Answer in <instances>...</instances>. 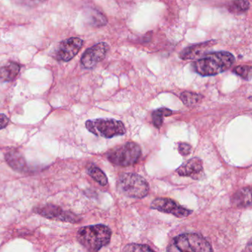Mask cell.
<instances>
[{"mask_svg":"<svg viewBox=\"0 0 252 252\" xmlns=\"http://www.w3.org/2000/svg\"><path fill=\"white\" fill-rule=\"evenodd\" d=\"M232 53L226 51L214 52L204 55L192 63L194 72L201 76H213L226 72L235 63Z\"/></svg>","mask_w":252,"mask_h":252,"instance_id":"1","label":"cell"},{"mask_svg":"<svg viewBox=\"0 0 252 252\" xmlns=\"http://www.w3.org/2000/svg\"><path fill=\"white\" fill-rule=\"evenodd\" d=\"M110 229L105 225L84 226L77 234L78 242L90 252H98L110 241Z\"/></svg>","mask_w":252,"mask_h":252,"instance_id":"2","label":"cell"},{"mask_svg":"<svg viewBox=\"0 0 252 252\" xmlns=\"http://www.w3.org/2000/svg\"><path fill=\"white\" fill-rule=\"evenodd\" d=\"M168 252H213L210 243L198 234L188 233L173 238L167 248Z\"/></svg>","mask_w":252,"mask_h":252,"instance_id":"3","label":"cell"},{"mask_svg":"<svg viewBox=\"0 0 252 252\" xmlns=\"http://www.w3.org/2000/svg\"><path fill=\"white\" fill-rule=\"evenodd\" d=\"M119 192L130 198H143L149 190L148 182L140 175L125 173L118 177L116 183Z\"/></svg>","mask_w":252,"mask_h":252,"instance_id":"4","label":"cell"},{"mask_svg":"<svg viewBox=\"0 0 252 252\" xmlns=\"http://www.w3.org/2000/svg\"><path fill=\"white\" fill-rule=\"evenodd\" d=\"M142 155V150L138 144L127 142L115 147L107 153V158L112 164L119 167H129L136 164Z\"/></svg>","mask_w":252,"mask_h":252,"instance_id":"5","label":"cell"},{"mask_svg":"<svg viewBox=\"0 0 252 252\" xmlns=\"http://www.w3.org/2000/svg\"><path fill=\"white\" fill-rule=\"evenodd\" d=\"M85 126L87 130L93 134L105 138L122 136L126 133L124 124L121 121L115 119L99 118L87 121Z\"/></svg>","mask_w":252,"mask_h":252,"instance_id":"6","label":"cell"},{"mask_svg":"<svg viewBox=\"0 0 252 252\" xmlns=\"http://www.w3.org/2000/svg\"><path fill=\"white\" fill-rule=\"evenodd\" d=\"M35 213L46 219L58 220V221L77 223L80 219L73 213L64 211L61 207L53 204H47L42 207H37L34 210Z\"/></svg>","mask_w":252,"mask_h":252,"instance_id":"7","label":"cell"},{"mask_svg":"<svg viewBox=\"0 0 252 252\" xmlns=\"http://www.w3.org/2000/svg\"><path fill=\"white\" fill-rule=\"evenodd\" d=\"M109 50V45L105 42L99 43L87 49L81 59V63L83 67L85 69H93L105 59Z\"/></svg>","mask_w":252,"mask_h":252,"instance_id":"8","label":"cell"},{"mask_svg":"<svg viewBox=\"0 0 252 252\" xmlns=\"http://www.w3.org/2000/svg\"><path fill=\"white\" fill-rule=\"evenodd\" d=\"M84 41L79 38H70L59 44L55 53L58 61L67 62L73 59L82 47Z\"/></svg>","mask_w":252,"mask_h":252,"instance_id":"9","label":"cell"},{"mask_svg":"<svg viewBox=\"0 0 252 252\" xmlns=\"http://www.w3.org/2000/svg\"><path fill=\"white\" fill-rule=\"evenodd\" d=\"M151 208L162 213H170L177 218L187 217L192 214V210L179 205L177 202L167 198H158L151 204Z\"/></svg>","mask_w":252,"mask_h":252,"instance_id":"10","label":"cell"},{"mask_svg":"<svg viewBox=\"0 0 252 252\" xmlns=\"http://www.w3.org/2000/svg\"><path fill=\"white\" fill-rule=\"evenodd\" d=\"M177 173L179 176H187L198 180L204 175L202 160L198 157L190 158L178 169Z\"/></svg>","mask_w":252,"mask_h":252,"instance_id":"11","label":"cell"},{"mask_svg":"<svg viewBox=\"0 0 252 252\" xmlns=\"http://www.w3.org/2000/svg\"><path fill=\"white\" fill-rule=\"evenodd\" d=\"M216 44V40L194 44L186 47L180 53V58L183 60H194L205 55L206 52Z\"/></svg>","mask_w":252,"mask_h":252,"instance_id":"12","label":"cell"},{"mask_svg":"<svg viewBox=\"0 0 252 252\" xmlns=\"http://www.w3.org/2000/svg\"><path fill=\"white\" fill-rule=\"evenodd\" d=\"M5 160L7 164L15 171L24 173L26 171L27 163L25 157L19 151L12 150L6 154Z\"/></svg>","mask_w":252,"mask_h":252,"instance_id":"13","label":"cell"},{"mask_svg":"<svg viewBox=\"0 0 252 252\" xmlns=\"http://www.w3.org/2000/svg\"><path fill=\"white\" fill-rule=\"evenodd\" d=\"M20 65L15 62H8L0 67V80L2 81H11L16 78L20 71Z\"/></svg>","mask_w":252,"mask_h":252,"instance_id":"14","label":"cell"},{"mask_svg":"<svg viewBox=\"0 0 252 252\" xmlns=\"http://www.w3.org/2000/svg\"><path fill=\"white\" fill-rule=\"evenodd\" d=\"M234 205L238 207H247L251 206L252 195L250 188H244L238 191L232 198Z\"/></svg>","mask_w":252,"mask_h":252,"instance_id":"15","label":"cell"},{"mask_svg":"<svg viewBox=\"0 0 252 252\" xmlns=\"http://www.w3.org/2000/svg\"><path fill=\"white\" fill-rule=\"evenodd\" d=\"M87 173L102 186H106L108 185V177L99 167L92 164L87 167Z\"/></svg>","mask_w":252,"mask_h":252,"instance_id":"16","label":"cell"},{"mask_svg":"<svg viewBox=\"0 0 252 252\" xmlns=\"http://www.w3.org/2000/svg\"><path fill=\"white\" fill-rule=\"evenodd\" d=\"M173 111L167 109V108H161L154 111L152 114V124L157 128H160L163 125L164 118L165 117L170 116L173 114Z\"/></svg>","mask_w":252,"mask_h":252,"instance_id":"17","label":"cell"},{"mask_svg":"<svg viewBox=\"0 0 252 252\" xmlns=\"http://www.w3.org/2000/svg\"><path fill=\"white\" fill-rule=\"evenodd\" d=\"M204 98V96L191 92H183L180 94V100L186 106L191 107L199 103Z\"/></svg>","mask_w":252,"mask_h":252,"instance_id":"18","label":"cell"},{"mask_svg":"<svg viewBox=\"0 0 252 252\" xmlns=\"http://www.w3.org/2000/svg\"><path fill=\"white\" fill-rule=\"evenodd\" d=\"M250 7L249 0H234L229 4L228 9L232 13H241L247 11Z\"/></svg>","mask_w":252,"mask_h":252,"instance_id":"19","label":"cell"},{"mask_svg":"<svg viewBox=\"0 0 252 252\" xmlns=\"http://www.w3.org/2000/svg\"><path fill=\"white\" fill-rule=\"evenodd\" d=\"M122 252H155L149 246L143 244H131L124 247Z\"/></svg>","mask_w":252,"mask_h":252,"instance_id":"20","label":"cell"},{"mask_svg":"<svg viewBox=\"0 0 252 252\" xmlns=\"http://www.w3.org/2000/svg\"><path fill=\"white\" fill-rule=\"evenodd\" d=\"M233 72L236 75L246 80H250L252 78L251 66H238L233 69Z\"/></svg>","mask_w":252,"mask_h":252,"instance_id":"21","label":"cell"},{"mask_svg":"<svg viewBox=\"0 0 252 252\" xmlns=\"http://www.w3.org/2000/svg\"><path fill=\"white\" fill-rule=\"evenodd\" d=\"M179 151L182 156L185 157V156L189 155L192 152V146L188 143L181 142V143H179Z\"/></svg>","mask_w":252,"mask_h":252,"instance_id":"22","label":"cell"},{"mask_svg":"<svg viewBox=\"0 0 252 252\" xmlns=\"http://www.w3.org/2000/svg\"><path fill=\"white\" fill-rule=\"evenodd\" d=\"M8 124V118H7V116H5V115H3V114H0V130L7 127Z\"/></svg>","mask_w":252,"mask_h":252,"instance_id":"23","label":"cell"},{"mask_svg":"<svg viewBox=\"0 0 252 252\" xmlns=\"http://www.w3.org/2000/svg\"><path fill=\"white\" fill-rule=\"evenodd\" d=\"M28 1H35V2H43L47 0H28Z\"/></svg>","mask_w":252,"mask_h":252,"instance_id":"24","label":"cell"}]
</instances>
